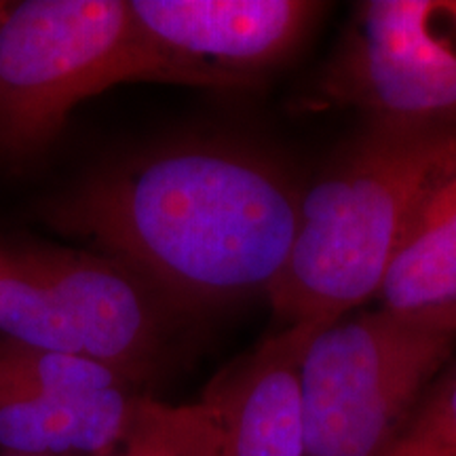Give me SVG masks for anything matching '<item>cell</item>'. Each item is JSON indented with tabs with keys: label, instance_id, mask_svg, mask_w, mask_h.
Wrapping results in <instances>:
<instances>
[{
	"label": "cell",
	"instance_id": "cell-8",
	"mask_svg": "<svg viewBox=\"0 0 456 456\" xmlns=\"http://www.w3.org/2000/svg\"><path fill=\"white\" fill-rule=\"evenodd\" d=\"M138 24L195 87L258 83L298 49L323 4L306 0H129Z\"/></svg>",
	"mask_w": 456,
	"mask_h": 456
},
{
	"label": "cell",
	"instance_id": "cell-10",
	"mask_svg": "<svg viewBox=\"0 0 456 456\" xmlns=\"http://www.w3.org/2000/svg\"><path fill=\"white\" fill-rule=\"evenodd\" d=\"M379 300L393 311L456 309V142L416 199Z\"/></svg>",
	"mask_w": 456,
	"mask_h": 456
},
{
	"label": "cell",
	"instance_id": "cell-7",
	"mask_svg": "<svg viewBox=\"0 0 456 456\" xmlns=\"http://www.w3.org/2000/svg\"><path fill=\"white\" fill-rule=\"evenodd\" d=\"M144 397L106 363L0 336V456L110 454Z\"/></svg>",
	"mask_w": 456,
	"mask_h": 456
},
{
	"label": "cell",
	"instance_id": "cell-3",
	"mask_svg": "<svg viewBox=\"0 0 456 456\" xmlns=\"http://www.w3.org/2000/svg\"><path fill=\"white\" fill-rule=\"evenodd\" d=\"M135 81L195 87L188 68L142 30L127 0L0 4L3 157H34L81 102Z\"/></svg>",
	"mask_w": 456,
	"mask_h": 456
},
{
	"label": "cell",
	"instance_id": "cell-13",
	"mask_svg": "<svg viewBox=\"0 0 456 456\" xmlns=\"http://www.w3.org/2000/svg\"><path fill=\"white\" fill-rule=\"evenodd\" d=\"M385 456H423V454H420L416 448L410 446V444L399 440V442L395 444V446H393Z\"/></svg>",
	"mask_w": 456,
	"mask_h": 456
},
{
	"label": "cell",
	"instance_id": "cell-9",
	"mask_svg": "<svg viewBox=\"0 0 456 456\" xmlns=\"http://www.w3.org/2000/svg\"><path fill=\"white\" fill-rule=\"evenodd\" d=\"M317 323L273 334L222 370L203 399L220 425V456H305L300 366Z\"/></svg>",
	"mask_w": 456,
	"mask_h": 456
},
{
	"label": "cell",
	"instance_id": "cell-12",
	"mask_svg": "<svg viewBox=\"0 0 456 456\" xmlns=\"http://www.w3.org/2000/svg\"><path fill=\"white\" fill-rule=\"evenodd\" d=\"M399 440L423 456H456V366L429 387Z\"/></svg>",
	"mask_w": 456,
	"mask_h": 456
},
{
	"label": "cell",
	"instance_id": "cell-2",
	"mask_svg": "<svg viewBox=\"0 0 456 456\" xmlns=\"http://www.w3.org/2000/svg\"><path fill=\"white\" fill-rule=\"evenodd\" d=\"M456 142V131L368 125L300 192L298 222L271 285L285 326H330L379 298L416 199Z\"/></svg>",
	"mask_w": 456,
	"mask_h": 456
},
{
	"label": "cell",
	"instance_id": "cell-14",
	"mask_svg": "<svg viewBox=\"0 0 456 456\" xmlns=\"http://www.w3.org/2000/svg\"><path fill=\"white\" fill-rule=\"evenodd\" d=\"M3 456H11V454H3Z\"/></svg>",
	"mask_w": 456,
	"mask_h": 456
},
{
	"label": "cell",
	"instance_id": "cell-11",
	"mask_svg": "<svg viewBox=\"0 0 456 456\" xmlns=\"http://www.w3.org/2000/svg\"><path fill=\"white\" fill-rule=\"evenodd\" d=\"M106 456H220V425L212 403L142 399L123 442Z\"/></svg>",
	"mask_w": 456,
	"mask_h": 456
},
{
	"label": "cell",
	"instance_id": "cell-1",
	"mask_svg": "<svg viewBox=\"0 0 456 456\" xmlns=\"http://www.w3.org/2000/svg\"><path fill=\"white\" fill-rule=\"evenodd\" d=\"M298 203L289 175L260 152L175 142L91 171L43 216L127 266L171 309H192L269 292Z\"/></svg>",
	"mask_w": 456,
	"mask_h": 456
},
{
	"label": "cell",
	"instance_id": "cell-5",
	"mask_svg": "<svg viewBox=\"0 0 456 456\" xmlns=\"http://www.w3.org/2000/svg\"><path fill=\"white\" fill-rule=\"evenodd\" d=\"M171 306L121 262L49 243L0 245V336L106 363L140 387Z\"/></svg>",
	"mask_w": 456,
	"mask_h": 456
},
{
	"label": "cell",
	"instance_id": "cell-6",
	"mask_svg": "<svg viewBox=\"0 0 456 456\" xmlns=\"http://www.w3.org/2000/svg\"><path fill=\"white\" fill-rule=\"evenodd\" d=\"M370 125L456 131V0H368L317 83Z\"/></svg>",
	"mask_w": 456,
	"mask_h": 456
},
{
	"label": "cell",
	"instance_id": "cell-4",
	"mask_svg": "<svg viewBox=\"0 0 456 456\" xmlns=\"http://www.w3.org/2000/svg\"><path fill=\"white\" fill-rule=\"evenodd\" d=\"M456 351V309L319 328L300 366L305 456H385Z\"/></svg>",
	"mask_w": 456,
	"mask_h": 456
}]
</instances>
